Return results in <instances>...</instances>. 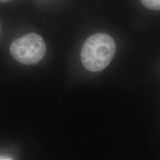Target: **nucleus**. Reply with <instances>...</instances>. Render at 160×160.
Segmentation results:
<instances>
[{"label":"nucleus","instance_id":"f03ea898","mask_svg":"<svg viewBox=\"0 0 160 160\" xmlns=\"http://www.w3.org/2000/svg\"><path fill=\"white\" fill-rule=\"evenodd\" d=\"M10 52L13 59L24 65H33L45 54L46 46L42 37L37 33H28L11 43Z\"/></svg>","mask_w":160,"mask_h":160},{"label":"nucleus","instance_id":"423d86ee","mask_svg":"<svg viewBox=\"0 0 160 160\" xmlns=\"http://www.w3.org/2000/svg\"><path fill=\"white\" fill-rule=\"evenodd\" d=\"M0 31H1V26H0Z\"/></svg>","mask_w":160,"mask_h":160},{"label":"nucleus","instance_id":"39448f33","mask_svg":"<svg viewBox=\"0 0 160 160\" xmlns=\"http://www.w3.org/2000/svg\"><path fill=\"white\" fill-rule=\"evenodd\" d=\"M9 0H0V3H4L6 2H8Z\"/></svg>","mask_w":160,"mask_h":160},{"label":"nucleus","instance_id":"20e7f679","mask_svg":"<svg viewBox=\"0 0 160 160\" xmlns=\"http://www.w3.org/2000/svg\"><path fill=\"white\" fill-rule=\"evenodd\" d=\"M0 160H12V159L7 157H0Z\"/></svg>","mask_w":160,"mask_h":160},{"label":"nucleus","instance_id":"f257e3e1","mask_svg":"<svg viewBox=\"0 0 160 160\" xmlns=\"http://www.w3.org/2000/svg\"><path fill=\"white\" fill-rule=\"evenodd\" d=\"M115 53L116 44L113 38L106 33H97L84 43L81 51L82 62L90 71H100L111 62Z\"/></svg>","mask_w":160,"mask_h":160},{"label":"nucleus","instance_id":"7ed1b4c3","mask_svg":"<svg viewBox=\"0 0 160 160\" xmlns=\"http://www.w3.org/2000/svg\"><path fill=\"white\" fill-rule=\"evenodd\" d=\"M141 2L147 8L160 11V0H141Z\"/></svg>","mask_w":160,"mask_h":160}]
</instances>
